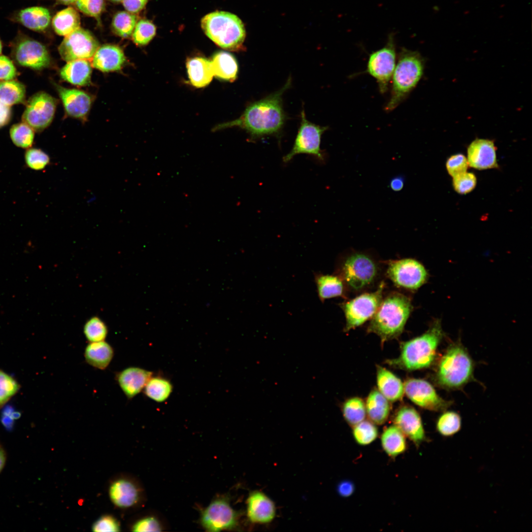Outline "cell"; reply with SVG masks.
I'll list each match as a JSON object with an SVG mask.
<instances>
[{
	"instance_id": "cell-29",
	"label": "cell",
	"mask_w": 532,
	"mask_h": 532,
	"mask_svg": "<svg viewBox=\"0 0 532 532\" xmlns=\"http://www.w3.org/2000/svg\"><path fill=\"white\" fill-rule=\"evenodd\" d=\"M214 76L229 82L237 78L238 65L235 58L231 53L219 51L215 53L210 60Z\"/></svg>"
},
{
	"instance_id": "cell-11",
	"label": "cell",
	"mask_w": 532,
	"mask_h": 532,
	"mask_svg": "<svg viewBox=\"0 0 532 532\" xmlns=\"http://www.w3.org/2000/svg\"><path fill=\"white\" fill-rule=\"evenodd\" d=\"M396 60L395 38L391 33L388 35L385 45L369 55L366 71L376 79L382 94L388 90L396 66Z\"/></svg>"
},
{
	"instance_id": "cell-14",
	"label": "cell",
	"mask_w": 532,
	"mask_h": 532,
	"mask_svg": "<svg viewBox=\"0 0 532 532\" xmlns=\"http://www.w3.org/2000/svg\"><path fill=\"white\" fill-rule=\"evenodd\" d=\"M57 105L55 98L44 92L33 95L29 100L22 121L33 130L40 131L52 121Z\"/></svg>"
},
{
	"instance_id": "cell-34",
	"label": "cell",
	"mask_w": 532,
	"mask_h": 532,
	"mask_svg": "<svg viewBox=\"0 0 532 532\" xmlns=\"http://www.w3.org/2000/svg\"><path fill=\"white\" fill-rule=\"evenodd\" d=\"M26 88L21 82L10 80L0 81V101L10 106L24 102Z\"/></svg>"
},
{
	"instance_id": "cell-43",
	"label": "cell",
	"mask_w": 532,
	"mask_h": 532,
	"mask_svg": "<svg viewBox=\"0 0 532 532\" xmlns=\"http://www.w3.org/2000/svg\"><path fill=\"white\" fill-rule=\"evenodd\" d=\"M19 389L16 380L0 370V407L5 404Z\"/></svg>"
},
{
	"instance_id": "cell-1",
	"label": "cell",
	"mask_w": 532,
	"mask_h": 532,
	"mask_svg": "<svg viewBox=\"0 0 532 532\" xmlns=\"http://www.w3.org/2000/svg\"><path fill=\"white\" fill-rule=\"evenodd\" d=\"M289 77L278 91L250 103L241 115L232 121L217 126L215 130L238 127L245 130L251 139L279 134L286 120L282 97L291 85Z\"/></svg>"
},
{
	"instance_id": "cell-18",
	"label": "cell",
	"mask_w": 532,
	"mask_h": 532,
	"mask_svg": "<svg viewBox=\"0 0 532 532\" xmlns=\"http://www.w3.org/2000/svg\"><path fill=\"white\" fill-rule=\"evenodd\" d=\"M246 514L252 523L267 524L274 519L276 507L274 502L265 493L254 491L250 493L246 500Z\"/></svg>"
},
{
	"instance_id": "cell-53",
	"label": "cell",
	"mask_w": 532,
	"mask_h": 532,
	"mask_svg": "<svg viewBox=\"0 0 532 532\" xmlns=\"http://www.w3.org/2000/svg\"><path fill=\"white\" fill-rule=\"evenodd\" d=\"M11 116V111L10 106H8L0 101V128H1L8 123Z\"/></svg>"
},
{
	"instance_id": "cell-30",
	"label": "cell",
	"mask_w": 532,
	"mask_h": 532,
	"mask_svg": "<svg viewBox=\"0 0 532 532\" xmlns=\"http://www.w3.org/2000/svg\"><path fill=\"white\" fill-rule=\"evenodd\" d=\"M365 405L366 414L374 424L380 425L387 421L390 411L389 400L378 390L370 392Z\"/></svg>"
},
{
	"instance_id": "cell-8",
	"label": "cell",
	"mask_w": 532,
	"mask_h": 532,
	"mask_svg": "<svg viewBox=\"0 0 532 532\" xmlns=\"http://www.w3.org/2000/svg\"><path fill=\"white\" fill-rule=\"evenodd\" d=\"M386 284L381 281L373 292H366L339 304L345 318L344 331L348 332L360 326L373 317L383 298Z\"/></svg>"
},
{
	"instance_id": "cell-52",
	"label": "cell",
	"mask_w": 532,
	"mask_h": 532,
	"mask_svg": "<svg viewBox=\"0 0 532 532\" xmlns=\"http://www.w3.org/2000/svg\"><path fill=\"white\" fill-rule=\"evenodd\" d=\"M355 489V485L349 480H343L340 482L336 488L339 495L343 498L350 497L354 493Z\"/></svg>"
},
{
	"instance_id": "cell-5",
	"label": "cell",
	"mask_w": 532,
	"mask_h": 532,
	"mask_svg": "<svg viewBox=\"0 0 532 532\" xmlns=\"http://www.w3.org/2000/svg\"><path fill=\"white\" fill-rule=\"evenodd\" d=\"M424 71L420 54L402 47L399 52L392 78L391 96L385 110L390 112L399 105L420 81Z\"/></svg>"
},
{
	"instance_id": "cell-4",
	"label": "cell",
	"mask_w": 532,
	"mask_h": 532,
	"mask_svg": "<svg viewBox=\"0 0 532 532\" xmlns=\"http://www.w3.org/2000/svg\"><path fill=\"white\" fill-rule=\"evenodd\" d=\"M443 336L441 321L436 319L425 333L401 343L399 356L387 360V363L408 371L427 368L434 361L437 347Z\"/></svg>"
},
{
	"instance_id": "cell-32",
	"label": "cell",
	"mask_w": 532,
	"mask_h": 532,
	"mask_svg": "<svg viewBox=\"0 0 532 532\" xmlns=\"http://www.w3.org/2000/svg\"><path fill=\"white\" fill-rule=\"evenodd\" d=\"M114 352L112 347L103 341L93 342L86 347L84 356L91 366L100 369L106 368L111 361Z\"/></svg>"
},
{
	"instance_id": "cell-6",
	"label": "cell",
	"mask_w": 532,
	"mask_h": 532,
	"mask_svg": "<svg viewBox=\"0 0 532 532\" xmlns=\"http://www.w3.org/2000/svg\"><path fill=\"white\" fill-rule=\"evenodd\" d=\"M202 29L215 44L226 50H244L245 29L241 20L235 15L225 11H215L201 20Z\"/></svg>"
},
{
	"instance_id": "cell-27",
	"label": "cell",
	"mask_w": 532,
	"mask_h": 532,
	"mask_svg": "<svg viewBox=\"0 0 532 532\" xmlns=\"http://www.w3.org/2000/svg\"><path fill=\"white\" fill-rule=\"evenodd\" d=\"M92 66L85 59L68 62L60 71L61 78L72 84L86 86L91 82Z\"/></svg>"
},
{
	"instance_id": "cell-46",
	"label": "cell",
	"mask_w": 532,
	"mask_h": 532,
	"mask_svg": "<svg viewBox=\"0 0 532 532\" xmlns=\"http://www.w3.org/2000/svg\"><path fill=\"white\" fill-rule=\"evenodd\" d=\"M468 166L467 160L462 154L452 155L446 163L447 170L453 177L466 172Z\"/></svg>"
},
{
	"instance_id": "cell-48",
	"label": "cell",
	"mask_w": 532,
	"mask_h": 532,
	"mask_svg": "<svg viewBox=\"0 0 532 532\" xmlns=\"http://www.w3.org/2000/svg\"><path fill=\"white\" fill-rule=\"evenodd\" d=\"M77 8L86 15L98 18L104 8V0H77Z\"/></svg>"
},
{
	"instance_id": "cell-58",
	"label": "cell",
	"mask_w": 532,
	"mask_h": 532,
	"mask_svg": "<svg viewBox=\"0 0 532 532\" xmlns=\"http://www.w3.org/2000/svg\"><path fill=\"white\" fill-rule=\"evenodd\" d=\"M60 2L65 4H69L75 2L77 0H58Z\"/></svg>"
},
{
	"instance_id": "cell-16",
	"label": "cell",
	"mask_w": 532,
	"mask_h": 532,
	"mask_svg": "<svg viewBox=\"0 0 532 532\" xmlns=\"http://www.w3.org/2000/svg\"><path fill=\"white\" fill-rule=\"evenodd\" d=\"M404 393L411 401L429 410H445L451 404V402L439 397L433 386L424 379H407L404 383Z\"/></svg>"
},
{
	"instance_id": "cell-15",
	"label": "cell",
	"mask_w": 532,
	"mask_h": 532,
	"mask_svg": "<svg viewBox=\"0 0 532 532\" xmlns=\"http://www.w3.org/2000/svg\"><path fill=\"white\" fill-rule=\"evenodd\" d=\"M99 47L98 41L89 31L79 28L65 36L59 52L62 58L68 62L92 58Z\"/></svg>"
},
{
	"instance_id": "cell-59",
	"label": "cell",
	"mask_w": 532,
	"mask_h": 532,
	"mask_svg": "<svg viewBox=\"0 0 532 532\" xmlns=\"http://www.w3.org/2000/svg\"><path fill=\"white\" fill-rule=\"evenodd\" d=\"M1 51H2V44H1V40H0V55L1 53Z\"/></svg>"
},
{
	"instance_id": "cell-50",
	"label": "cell",
	"mask_w": 532,
	"mask_h": 532,
	"mask_svg": "<svg viewBox=\"0 0 532 532\" xmlns=\"http://www.w3.org/2000/svg\"><path fill=\"white\" fill-rule=\"evenodd\" d=\"M17 71L12 61L5 56H0V81L13 80Z\"/></svg>"
},
{
	"instance_id": "cell-60",
	"label": "cell",
	"mask_w": 532,
	"mask_h": 532,
	"mask_svg": "<svg viewBox=\"0 0 532 532\" xmlns=\"http://www.w3.org/2000/svg\"><path fill=\"white\" fill-rule=\"evenodd\" d=\"M110 0L113 1L114 2H120L123 0Z\"/></svg>"
},
{
	"instance_id": "cell-12",
	"label": "cell",
	"mask_w": 532,
	"mask_h": 532,
	"mask_svg": "<svg viewBox=\"0 0 532 532\" xmlns=\"http://www.w3.org/2000/svg\"><path fill=\"white\" fill-rule=\"evenodd\" d=\"M11 52L17 64L34 70L46 68L51 63V58L46 47L21 32L12 42Z\"/></svg>"
},
{
	"instance_id": "cell-21",
	"label": "cell",
	"mask_w": 532,
	"mask_h": 532,
	"mask_svg": "<svg viewBox=\"0 0 532 532\" xmlns=\"http://www.w3.org/2000/svg\"><path fill=\"white\" fill-rule=\"evenodd\" d=\"M66 113L72 117L84 118L88 113L92 98L87 93L75 89L56 85Z\"/></svg>"
},
{
	"instance_id": "cell-56",
	"label": "cell",
	"mask_w": 532,
	"mask_h": 532,
	"mask_svg": "<svg viewBox=\"0 0 532 532\" xmlns=\"http://www.w3.org/2000/svg\"><path fill=\"white\" fill-rule=\"evenodd\" d=\"M1 421L4 427L8 430L12 429L14 425V420L10 417L2 415Z\"/></svg>"
},
{
	"instance_id": "cell-13",
	"label": "cell",
	"mask_w": 532,
	"mask_h": 532,
	"mask_svg": "<svg viewBox=\"0 0 532 532\" xmlns=\"http://www.w3.org/2000/svg\"><path fill=\"white\" fill-rule=\"evenodd\" d=\"M238 513L225 497L212 500L201 511L200 517L201 526L210 532L233 530L238 526Z\"/></svg>"
},
{
	"instance_id": "cell-41",
	"label": "cell",
	"mask_w": 532,
	"mask_h": 532,
	"mask_svg": "<svg viewBox=\"0 0 532 532\" xmlns=\"http://www.w3.org/2000/svg\"><path fill=\"white\" fill-rule=\"evenodd\" d=\"M105 324L99 317H93L84 327V333L90 342L103 341L107 334Z\"/></svg>"
},
{
	"instance_id": "cell-42",
	"label": "cell",
	"mask_w": 532,
	"mask_h": 532,
	"mask_svg": "<svg viewBox=\"0 0 532 532\" xmlns=\"http://www.w3.org/2000/svg\"><path fill=\"white\" fill-rule=\"evenodd\" d=\"M156 28L151 21L143 19L136 23L132 33V38L136 44L142 46L148 44L156 34Z\"/></svg>"
},
{
	"instance_id": "cell-24",
	"label": "cell",
	"mask_w": 532,
	"mask_h": 532,
	"mask_svg": "<svg viewBox=\"0 0 532 532\" xmlns=\"http://www.w3.org/2000/svg\"><path fill=\"white\" fill-rule=\"evenodd\" d=\"M314 277L318 296L322 302L330 298H347L348 292L346 286L336 274L315 273Z\"/></svg>"
},
{
	"instance_id": "cell-26",
	"label": "cell",
	"mask_w": 532,
	"mask_h": 532,
	"mask_svg": "<svg viewBox=\"0 0 532 532\" xmlns=\"http://www.w3.org/2000/svg\"><path fill=\"white\" fill-rule=\"evenodd\" d=\"M14 19L29 29L41 32L49 26L51 15L46 8L33 6L20 10L16 14Z\"/></svg>"
},
{
	"instance_id": "cell-45",
	"label": "cell",
	"mask_w": 532,
	"mask_h": 532,
	"mask_svg": "<svg viewBox=\"0 0 532 532\" xmlns=\"http://www.w3.org/2000/svg\"><path fill=\"white\" fill-rule=\"evenodd\" d=\"M25 159L28 166L34 170L43 169L50 161L48 155L37 148L28 149L25 153Z\"/></svg>"
},
{
	"instance_id": "cell-2",
	"label": "cell",
	"mask_w": 532,
	"mask_h": 532,
	"mask_svg": "<svg viewBox=\"0 0 532 532\" xmlns=\"http://www.w3.org/2000/svg\"><path fill=\"white\" fill-rule=\"evenodd\" d=\"M334 273L343 280L348 292L361 294L378 286L382 266L370 252L351 250L339 257Z\"/></svg>"
},
{
	"instance_id": "cell-39",
	"label": "cell",
	"mask_w": 532,
	"mask_h": 532,
	"mask_svg": "<svg viewBox=\"0 0 532 532\" xmlns=\"http://www.w3.org/2000/svg\"><path fill=\"white\" fill-rule=\"evenodd\" d=\"M353 436L356 442L362 446L368 445L378 437V429L370 421L363 420L353 426Z\"/></svg>"
},
{
	"instance_id": "cell-31",
	"label": "cell",
	"mask_w": 532,
	"mask_h": 532,
	"mask_svg": "<svg viewBox=\"0 0 532 532\" xmlns=\"http://www.w3.org/2000/svg\"><path fill=\"white\" fill-rule=\"evenodd\" d=\"M406 438L396 426H390L381 434V446L389 457L395 458L406 451L407 445Z\"/></svg>"
},
{
	"instance_id": "cell-10",
	"label": "cell",
	"mask_w": 532,
	"mask_h": 532,
	"mask_svg": "<svg viewBox=\"0 0 532 532\" xmlns=\"http://www.w3.org/2000/svg\"><path fill=\"white\" fill-rule=\"evenodd\" d=\"M328 129V127L317 125L309 121L302 109L300 113V126L293 146L283 158V162H288L299 154L311 155L324 161L325 157L320 145L322 135Z\"/></svg>"
},
{
	"instance_id": "cell-54",
	"label": "cell",
	"mask_w": 532,
	"mask_h": 532,
	"mask_svg": "<svg viewBox=\"0 0 532 532\" xmlns=\"http://www.w3.org/2000/svg\"><path fill=\"white\" fill-rule=\"evenodd\" d=\"M405 178L402 175H399L393 177L389 183L390 188L395 192H399L404 187Z\"/></svg>"
},
{
	"instance_id": "cell-57",
	"label": "cell",
	"mask_w": 532,
	"mask_h": 532,
	"mask_svg": "<svg viewBox=\"0 0 532 532\" xmlns=\"http://www.w3.org/2000/svg\"><path fill=\"white\" fill-rule=\"evenodd\" d=\"M6 461V454L4 449L0 446V473L2 470Z\"/></svg>"
},
{
	"instance_id": "cell-35",
	"label": "cell",
	"mask_w": 532,
	"mask_h": 532,
	"mask_svg": "<svg viewBox=\"0 0 532 532\" xmlns=\"http://www.w3.org/2000/svg\"><path fill=\"white\" fill-rule=\"evenodd\" d=\"M172 391L171 383L161 377H151L144 387L145 395L153 400L162 402L166 400Z\"/></svg>"
},
{
	"instance_id": "cell-55",
	"label": "cell",
	"mask_w": 532,
	"mask_h": 532,
	"mask_svg": "<svg viewBox=\"0 0 532 532\" xmlns=\"http://www.w3.org/2000/svg\"><path fill=\"white\" fill-rule=\"evenodd\" d=\"M2 415L8 416L14 420L18 419L20 416V412L16 411L13 407L10 405L4 407Z\"/></svg>"
},
{
	"instance_id": "cell-20",
	"label": "cell",
	"mask_w": 532,
	"mask_h": 532,
	"mask_svg": "<svg viewBox=\"0 0 532 532\" xmlns=\"http://www.w3.org/2000/svg\"><path fill=\"white\" fill-rule=\"evenodd\" d=\"M496 150L493 141L476 139L467 148L468 166L479 170L498 167Z\"/></svg>"
},
{
	"instance_id": "cell-25",
	"label": "cell",
	"mask_w": 532,
	"mask_h": 532,
	"mask_svg": "<svg viewBox=\"0 0 532 532\" xmlns=\"http://www.w3.org/2000/svg\"><path fill=\"white\" fill-rule=\"evenodd\" d=\"M376 381L378 390L390 401H396L402 398L404 384L392 372L381 366H377Z\"/></svg>"
},
{
	"instance_id": "cell-49",
	"label": "cell",
	"mask_w": 532,
	"mask_h": 532,
	"mask_svg": "<svg viewBox=\"0 0 532 532\" xmlns=\"http://www.w3.org/2000/svg\"><path fill=\"white\" fill-rule=\"evenodd\" d=\"M92 530L93 532H119L121 528L119 521L115 517L107 514L97 519L93 524Z\"/></svg>"
},
{
	"instance_id": "cell-47",
	"label": "cell",
	"mask_w": 532,
	"mask_h": 532,
	"mask_svg": "<svg viewBox=\"0 0 532 532\" xmlns=\"http://www.w3.org/2000/svg\"><path fill=\"white\" fill-rule=\"evenodd\" d=\"M163 526L155 516H147L136 521L132 526L133 532H161Z\"/></svg>"
},
{
	"instance_id": "cell-33",
	"label": "cell",
	"mask_w": 532,
	"mask_h": 532,
	"mask_svg": "<svg viewBox=\"0 0 532 532\" xmlns=\"http://www.w3.org/2000/svg\"><path fill=\"white\" fill-rule=\"evenodd\" d=\"M80 18L77 11L69 7L58 12L52 20V26L59 35L66 36L80 28Z\"/></svg>"
},
{
	"instance_id": "cell-38",
	"label": "cell",
	"mask_w": 532,
	"mask_h": 532,
	"mask_svg": "<svg viewBox=\"0 0 532 532\" xmlns=\"http://www.w3.org/2000/svg\"><path fill=\"white\" fill-rule=\"evenodd\" d=\"M136 21V17L133 13L120 11L114 15L112 27L116 34L123 38H128L133 33Z\"/></svg>"
},
{
	"instance_id": "cell-22",
	"label": "cell",
	"mask_w": 532,
	"mask_h": 532,
	"mask_svg": "<svg viewBox=\"0 0 532 532\" xmlns=\"http://www.w3.org/2000/svg\"><path fill=\"white\" fill-rule=\"evenodd\" d=\"M125 61L126 57L120 47L104 44L97 50L93 57L92 65L103 72L114 71L120 70Z\"/></svg>"
},
{
	"instance_id": "cell-9",
	"label": "cell",
	"mask_w": 532,
	"mask_h": 532,
	"mask_svg": "<svg viewBox=\"0 0 532 532\" xmlns=\"http://www.w3.org/2000/svg\"><path fill=\"white\" fill-rule=\"evenodd\" d=\"M386 275L397 287L410 292L417 291L428 278L424 266L412 258L389 261Z\"/></svg>"
},
{
	"instance_id": "cell-28",
	"label": "cell",
	"mask_w": 532,
	"mask_h": 532,
	"mask_svg": "<svg viewBox=\"0 0 532 532\" xmlns=\"http://www.w3.org/2000/svg\"><path fill=\"white\" fill-rule=\"evenodd\" d=\"M186 66L190 81L196 87L207 86L214 76L210 60L205 58H190L186 62Z\"/></svg>"
},
{
	"instance_id": "cell-40",
	"label": "cell",
	"mask_w": 532,
	"mask_h": 532,
	"mask_svg": "<svg viewBox=\"0 0 532 532\" xmlns=\"http://www.w3.org/2000/svg\"><path fill=\"white\" fill-rule=\"evenodd\" d=\"M10 136L15 145L27 148L33 144L34 133L33 130L23 122L14 124L11 127Z\"/></svg>"
},
{
	"instance_id": "cell-44",
	"label": "cell",
	"mask_w": 532,
	"mask_h": 532,
	"mask_svg": "<svg viewBox=\"0 0 532 532\" xmlns=\"http://www.w3.org/2000/svg\"><path fill=\"white\" fill-rule=\"evenodd\" d=\"M476 181V177L473 173L466 171L453 177V186L458 193L466 194L474 189Z\"/></svg>"
},
{
	"instance_id": "cell-51",
	"label": "cell",
	"mask_w": 532,
	"mask_h": 532,
	"mask_svg": "<svg viewBox=\"0 0 532 532\" xmlns=\"http://www.w3.org/2000/svg\"><path fill=\"white\" fill-rule=\"evenodd\" d=\"M148 0H123L125 9L131 13L140 11L146 5Z\"/></svg>"
},
{
	"instance_id": "cell-17",
	"label": "cell",
	"mask_w": 532,
	"mask_h": 532,
	"mask_svg": "<svg viewBox=\"0 0 532 532\" xmlns=\"http://www.w3.org/2000/svg\"><path fill=\"white\" fill-rule=\"evenodd\" d=\"M394 423L415 445L425 440V432L419 413L413 407L404 406L396 412Z\"/></svg>"
},
{
	"instance_id": "cell-37",
	"label": "cell",
	"mask_w": 532,
	"mask_h": 532,
	"mask_svg": "<svg viewBox=\"0 0 532 532\" xmlns=\"http://www.w3.org/2000/svg\"><path fill=\"white\" fill-rule=\"evenodd\" d=\"M461 425V418L458 413L451 411H446L438 417L436 429L442 436L450 437L460 430Z\"/></svg>"
},
{
	"instance_id": "cell-23",
	"label": "cell",
	"mask_w": 532,
	"mask_h": 532,
	"mask_svg": "<svg viewBox=\"0 0 532 532\" xmlns=\"http://www.w3.org/2000/svg\"><path fill=\"white\" fill-rule=\"evenodd\" d=\"M152 376L150 371L137 367H129L118 374L117 380L126 396L132 399L144 388Z\"/></svg>"
},
{
	"instance_id": "cell-3",
	"label": "cell",
	"mask_w": 532,
	"mask_h": 532,
	"mask_svg": "<svg viewBox=\"0 0 532 532\" xmlns=\"http://www.w3.org/2000/svg\"><path fill=\"white\" fill-rule=\"evenodd\" d=\"M413 309L409 297L393 291L383 297L371 318L367 332L377 335L381 342L397 338L403 331Z\"/></svg>"
},
{
	"instance_id": "cell-36",
	"label": "cell",
	"mask_w": 532,
	"mask_h": 532,
	"mask_svg": "<svg viewBox=\"0 0 532 532\" xmlns=\"http://www.w3.org/2000/svg\"><path fill=\"white\" fill-rule=\"evenodd\" d=\"M342 410L344 418L353 427L364 420L366 415L365 403L359 397L346 400L343 404Z\"/></svg>"
},
{
	"instance_id": "cell-19",
	"label": "cell",
	"mask_w": 532,
	"mask_h": 532,
	"mask_svg": "<svg viewBox=\"0 0 532 532\" xmlns=\"http://www.w3.org/2000/svg\"><path fill=\"white\" fill-rule=\"evenodd\" d=\"M110 500L116 506L129 508L141 500L142 493L138 485L130 479L119 478L113 481L109 488Z\"/></svg>"
},
{
	"instance_id": "cell-7",
	"label": "cell",
	"mask_w": 532,
	"mask_h": 532,
	"mask_svg": "<svg viewBox=\"0 0 532 532\" xmlns=\"http://www.w3.org/2000/svg\"><path fill=\"white\" fill-rule=\"evenodd\" d=\"M473 364L460 343L449 345L441 357L435 375L436 382L446 389H458L472 377Z\"/></svg>"
}]
</instances>
